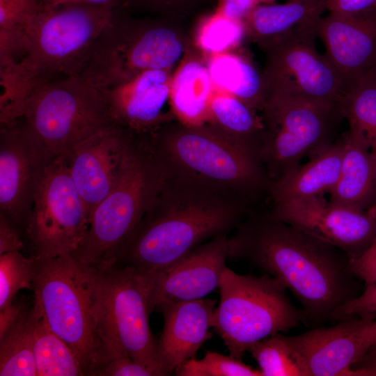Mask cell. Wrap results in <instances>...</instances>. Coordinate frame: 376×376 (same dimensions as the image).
Here are the masks:
<instances>
[{"label": "cell", "mask_w": 376, "mask_h": 376, "mask_svg": "<svg viewBox=\"0 0 376 376\" xmlns=\"http://www.w3.org/2000/svg\"><path fill=\"white\" fill-rule=\"evenodd\" d=\"M228 237V258L270 275L301 306L304 322L333 320L334 312L355 298L361 281L341 249L276 218L253 210Z\"/></svg>", "instance_id": "cell-1"}, {"label": "cell", "mask_w": 376, "mask_h": 376, "mask_svg": "<svg viewBox=\"0 0 376 376\" xmlns=\"http://www.w3.org/2000/svg\"><path fill=\"white\" fill-rule=\"evenodd\" d=\"M251 203L166 173L161 190L118 250L115 264L147 274L161 269L228 234L253 210Z\"/></svg>", "instance_id": "cell-2"}, {"label": "cell", "mask_w": 376, "mask_h": 376, "mask_svg": "<svg viewBox=\"0 0 376 376\" xmlns=\"http://www.w3.org/2000/svg\"><path fill=\"white\" fill-rule=\"evenodd\" d=\"M147 137L171 176L251 203L269 193L272 182L258 154L209 124L168 123Z\"/></svg>", "instance_id": "cell-3"}, {"label": "cell", "mask_w": 376, "mask_h": 376, "mask_svg": "<svg viewBox=\"0 0 376 376\" xmlns=\"http://www.w3.org/2000/svg\"><path fill=\"white\" fill-rule=\"evenodd\" d=\"M115 13L110 7L85 3L43 5L24 28V56L0 62V67L26 98L57 75H79Z\"/></svg>", "instance_id": "cell-4"}, {"label": "cell", "mask_w": 376, "mask_h": 376, "mask_svg": "<svg viewBox=\"0 0 376 376\" xmlns=\"http://www.w3.org/2000/svg\"><path fill=\"white\" fill-rule=\"evenodd\" d=\"M165 180L166 172L155 157L147 134L129 131L116 182L91 214L88 230L73 256L79 261L95 267L115 264L118 250Z\"/></svg>", "instance_id": "cell-5"}, {"label": "cell", "mask_w": 376, "mask_h": 376, "mask_svg": "<svg viewBox=\"0 0 376 376\" xmlns=\"http://www.w3.org/2000/svg\"><path fill=\"white\" fill-rule=\"evenodd\" d=\"M34 260L33 304L78 357L85 375L94 376L100 350L97 267L72 253Z\"/></svg>", "instance_id": "cell-6"}, {"label": "cell", "mask_w": 376, "mask_h": 376, "mask_svg": "<svg viewBox=\"0 0 376 376\" xmlns=\"http://www.w3.org/2000/svg\"><path fill=\"white\" fill-rule=\"evenodd\" d=\"M218 289L212 329L236 358L242 359L256 342L304 322L303 312L291 302L285 286L267 274H239L227 267Z\"/></svg>", "instance_id": "cell-7"}, {"label": "cell", "mask_w": 376, "mask_h": 376, "mask_svg": "<svg viewBox=\"0 0 376 376\" xmlns=\"http://www.w3.org/2000/svg\"><path fill=\"white\" fill-rule=\"evenodd\" d=\"M20 120L53 159L111 121L102 88L82 74L38 86Z\"/></svg>", "instance_id": "cell-8"}, {"label": "cell", "mask_w": 376, "mask_h": 376, "mask_svg": "<svg viewBox=\"0 0 376 376\" xmlns=\"http://www.w3.org/2000/svg\"><path fill=\"white\" fill-rule=\"evenodd\" d=\"M97 267L100 350L95 372L106 360L127 355L149 369L154 376H160L156 340L149 324L147 274L116 264Z\"/></svg>", "instance_id": "cell-9"}, {"label": "cell", "mask_w": 376, "mask_h": 376, "mask_svg": "<svg viewBox=\"0 0 376 376\" xmlns=\"http://www.w3.org/2000/svg\"><path fill=\"white\" fill-rule=\"evenodd\" d=\"M262 111L265 133L259 157L272 182L334 142L343 118L338 104L277 93L268 95Z\"/></svg>", "instance_id": "cell-10"}, {"label": "cell", "mask_w": 376, "mask_h": 376, "mask_svg": "<svg viewBox=\"0 0 376 376\" xmlns=\"http://www.w3.org/2000/svg\"><path fill=\"white\" fill-rule=\"evenodd\" d=\"M183 52L182 40L169 28L120 19L115 13L80 74L104 87L143 71L170 70Z\"/></svg>", "instance_id": "cell-11"}, {"label": "cell", "mask_w": 376, "mask_h": 376, "mask_svg": "<svg viewBox=\"0 0 376 376\" xmlns=\"http://www.w3.org/2000/svg\"><path fill=\"white\" fill-rule=\"evenodd\" d=\"M89 224L64 156L47 166L24 230L30 256L45 259L74 253Z\"/></svg>", "instance_id": "cell-12"}, {"label": "cell", "mask_w": 376, "mask_h": 376, "mask_svg": "<svg viewBox=\"0 0 376 376\" xmlns=\"http://www.w3.org/2000/svg\"><path fill=\"white\" fill-rule=\"evenodd\" d=\"M317 20L264 47L267 58L262 75L267 96L284 93L338 104L345 86L334 66L315 47Z\"/></svg>", "instance_id": "cell-13"}, {"label": "cell", "mask_w": 376, "mask_h": 376, "mask_svg": "<svg viewBox=\"0 0 376 376\" xmlns=\"http://www.w3.org/2000/svg\"><path fill=\"white\" fill-rule=\"evenodd\" d=\"M52 159L20 119L1 126L0 214L19 232L24 233L36 191Z\"/></svg>", "instance_id": "cell-14"}, {"label": "cell", "mask_w": 376, "mask_h": 376, "mask_svg": "<svg viewBox=\"0 0 376 376\" xmlns=\"http://www.w3.org/2000/svg\"><path fill=\"white\" fill-rule=\"evenodd\" d=\"M279 220L343 251L351 260L376 239V216L326 203L320 196L273 202Z\"/></svg>", "instance_id": "cell-15"}, {"label": "cell", "mask_w": 376, "mask_h": 376, "mask_svg": "<svg viewBox=\"0 0 376 376\" xmlns=\"http://www.w3.org/2000/svg\"><path fill=\"white\" fill-rule=\"evenodd\" d=\"M228 239V234L214 237L171 265L146 273L150 313L163 304L205 298L219 288L227 268Z\"/></svg>", "instance_id": "cell-16"}, {"label": "cell", "mask_w": 376, "mask_h": 376, "mask_svg": "<svg viewBox=\"0 0 376 376\" xmlns=\"http://www.w3.org/2000/svg\"><path fill=\"white\" fill-rule=\"evenodd\" d=\"M375 318H350L334 325L283 336L308 376H361L352 366L369 350L366 329Z\"/></svg>", "instance_id": "cell-17"}, {"label": "cell", "mask_w": 376, "mask_h": 376, "mask_svg": "<svg viewBox=\"0 0 376 376\" xmlns=\"http://www.w3.org/2000/svg\"><path fill=\"white\" fill-rule=\"evenodd\" d=\"M128 133L111 121L78 142L64 156L88 218L116 182Z\"/></svg>", "instance_id": "cell-18"}, {"label": "cell", "mask_w": 376, "mask_h": 376, "mask_svg": "<svg viewBox=\"0 0 376 376\" xmlns=\"http://www.w3.org/2000/svg\"><path fill=\"white\" fill-rule=\"evenodd\" d=\"M170 70H150L101 87L111 120L135 134H150L168 124Z\"/></svg>", "instance_id": "cell-19"}, {"label": "cell", "mask_w": 376, "mask_h": 376, "mask_svg": "<svg viewBox=\"0 0 376 376\" xmlns=\"http://www.w3.org/2000/svg\"><path fill=\"white\" fill-rule=\"evenodd\" d=\"M315 30L345 93L376 70V10L349 16L329 13L315 22Z\"/></svg>", "instance_id": "cell-20"}, {"label": "cell", "mask_w": 376, "mask_h": 376, "mask_svg": "<svg viewBox=\"0 0 376 376\" xmlns=\"http://www.w3.org/2000/svg\"><path fill=\"white\" fill-rule=\"evenodd\" d=\"M217 300L203 298L161 304L154 311L163 317L156 340L160 376L170 375L186 361L195 358L202 345L212 337V317Z\"/></svg>", "instance_id": "cell-21"}, {"label": "cell", "mask_w": 376, "mask_h": 376, "mask_svg": "<svg viewBox=\"0 0 376 376\" xmlns=\"http://www.w3.org/2000/svg\"><path fill=\"white\" fill-rule=\"evenodd\" d=\"M338 180L329 192V203L367 212L376 203V150L359 134L348 130Z\"/></svg>", "instance_id": "cell-22"}, {"label": "cell", "mask_w": 376, "mask_h": 376, "mask_svg": "<svg viewBox=\"0 0 376 376\" xmlns=\"http://www.w3.org/2000/svg\"><path fill=\"white\" fill-rule=\"evenodd\" d=\"M343 149L342 136L312 155L306 164L297 166L272 182L269 191L272 203L329 193L339 178Z\"/></svg>", "instance_id": "cell-23"}, {"label": "cell", "mask_w": 376, "mask_h": 376, "mask_svg": "<svg viewBox=\"0 0 376 376\" xmlns=\"http://www.w3.org/2000/svg\"><path fill=\"white\" fill-rule=\"evenodd\" d=\"M215 90L206 65L193 58L183 61L172 76L170 89L171 110L178 123L193 127L207 124Z\"/></svg>", "instance_id": "cell-24"}, {"label": "cell", "mask_w": 376, "mask_h": 376, "mask_svg": "<svg viewBox=\"0 0 376 376\" xmlns=\"http://www.w3.org/2000/svg\"><path fill=\"white\" fill-rule=\"evenodd\" d=\"M327 0H297L257 6L243 20L245 30L263 47L297 27L315 22Z\"/></svg>", "instance_id": "cell-25"}, {"label": "cell", "mask_w": 376, "mask_h": 376, "mask_svg": "<svg viewBox=\"0 0 376 376\" xmlns=\"http://www.w3.org/2000/svg\"><path fill=\"white\" fill-rule=\"evenodd\" d=\"M217 90L231 94L254 110L267 97L263 75L243 57L226 52L210 56L207 65Z\"/></svg>", "instance_id": "cell-26"}, {"label": "cell", "mask_w": 376, "mask_h": 376, "mask_svg": "<svg viewBox=\"0 0 376 376\" xmlns=\"http://www.w3.org/2000/svg\"><path fill=\"white\" fill-rule=\"evenodd\" d=\"M207 124L259 155L265 133L263 118L239 98L216 89L210 100Z\"/></svg>", "instance_id": "cell-27"}, {"label": "cell", "mask_w": 376, "mask_h": 376, "mask_svg": "<svg viewBox=\"0 0 376 376\" xmlns=\"http://www.w3.org/2000/svg\"><path fill=\"white\" fill-rule=\"evenodd\" d=\"M40 317L33 303L0 334L1 376H37L33 350Z\"/></svg>", "instance_id": "cell-28"}, {"label": "cell", "mask_w": 376, "mask_h": 376, "mask_svg": "<svg viewBox=\"0 0 376 376\" xmlns=\"http://www.w3.org/2000/svg\"><path fill=\"white\" fill-rule=\"evenodd\" d=\"M338 107L349 130L376 149V70L349 88L340 97Z\"/></svg>", "instance_id": "cell-29"}, {"label": "cell", "mask_w": 376, "mask_h": 376, "mask_svg": "<svg viewBox=\"0 0 376 376\" xmlns=\"http://www.w3.org/2000/svg\"><path fill=\"white\" fill-rule=\"evenodd\" d=\"M33 354L37 376H85L78 357L41 315L36 325Z\"/></svg>", "instance_id": "cell-30"}, {"label": "cell", "mask_w": 376, "mask_h": 376, "mask_svg": "<svg viewBox=\"0 0 376 376\" xmlns=\"http://www.w3.org/2000/svg\"><path fill=\"white\" fill-rule=\"evenodd\" d=\"M248 352L258 363L262 376H308L281 333L256 342Z\"/></svg>", "instance_id": "cell-31"}, {"label": "cell", "mask_w": 376, "mask_h": 376, "mask_svg": "<svg viewBox=\"0 0 376 376\" xmlns=\"http://www.w3.org/2000/svg\"><path fill=\"white\" fill-rule=\"evenodd\" d=\"M245 31L243 21L229 18L216 10L202 22L196 42L198 47L211 56L237 46Z\"/></svg>", "instance_id": "cell-32"}, {"label": "cell", "mask_w": 376, "mask_h": 376, "mask_svg": "<svg viewBox=\"0 0 376 376\" xmlns=\"http://www.w3.org/2000/svg\"><path fill=\"white\" fill-rule=\"evenodd\" d=\"M22 251L0 254V308L11 304L20 290H33L35 260Z\"/></svg>", "instance_id": "cell-33"}, {"label": "cell", "mask_w": 376, "mask_h": 376, "mask_svg": "<svg viewBox=\"0 0 376 376\" xmlns=\"http://www.w3.org/2000/svg\"><path fill=\"white\" fill-rule=\"evenodd\" d=\"M178 376H262L260 370L242 359L207 351L201 359H190L174 371Z\"/></svg>", "instance_id": "cell-34"}, {"label": "cell", "mask_w": 376, "mask_h": 376, "mask_svg": "<svg viewBox=\"0 0 376 376\" xmlns=\"http://www.w3.org/2000/svg\"><path fill=\"white\" fill-rule=\"evenodd\" d=\"M43 5L41 0H0V30H24Z\"/></svg>", "instance_id": "cell-35"}, {"label": "cell", "mask_w": 376, "mask_h": 376, "mask_svg": "<svg viewBox=\"0 0 376 376\" xmlns=\"http://www.w3.org/2000/svg\"><path fill=\"white\" fill-rule=\"evenodd\" d=\"M376 316V282L365 287L359 295L339 306L333 313V320Z\"/></svg>", "instance_id": "cell-36"}, {"label": "cell", "mask_w": 376, "mask_h": 376, "mask_svg": "<svg viewBox=\"0 0 376 376\" xmlns=\"http://www.w3.org/2000/svg\"><path fill=\"white\" fill-rule=\"evenodd\" d=\"M95 376H154L144 366L127 355L117 356L102 363Z\"/></svg>", "instance_id": "cell-37"}, {"label": "cell", "mask_w": 376, "mask_h": 376, "mask_svg": "<svg viewBox=\"0 0 376 376\" xmlns=\"http://www.w3.org/2000/svg\"><path fill=\"white\" fill-rule=\"evenodd\" d=\"M351 267L365 287L376 282V239L360 256L351 260Z\"/></svg>", "instance_id": "cell-38"}, {"label": "cell", "mask_w": 376, "mask_h": 376, "mask_svg": "<svg viewBox=\"0 0 376 376\" xmlns=\"http://www.w3.org/2000/svg\"><path fill=\"white\" fill-rule=\"evenodd\" d=\"M326 8L329 13L357 15L376 10V0H327Z\"/></svg>", "instance_id": "cell-39"}, {"label": "cell", "mask_w": 376, "mask_h": 376, "mask_svg": "<svg viewBox=\"0 0 376 376\" xmlns=\"http://www.w3.org/2000/svg\"><path fill=\"white\" fill-rule=\"evenodd\" d=\"M24 244L19 230L0 214V254L12 251H22Z\"/></svg>", "instance_id": "cell-40"}, {"label": "cell", "mask_w": 376, "mask_h": 376, "mask_svg": "<svg viewBox=\"0 0 376 376\" xmlns=\"http://www.w3.org/2000/svg\"><path fill=\"white\" fill-rule=\"evenodd\" d=\"M259 4V0H220L217 10L229 18L243 21Z\"/></svg>", "instance_id": "cell-41"}, {"label": "cell", "mask_w": 376, "mask_h": 376, "mask_svg": "<svg viewBox=\"0 0 376 376\" xmlns=\"http://www.w3.org/2000/svg\"><path fill=\"white\" fill-rule=\"evenodd\" d=\"M26 306L24 301L14 299L8 306L0 308V334L18 318Z\"/></svg>", "instance_id": "cell-42"}, {"label": "cell", "mask_w": 376, "mask_h": 376, "mask_svg": "<svg viewBox=\"0 0 376 376\" xmlns=\"http://www.w3.org/2000/svg\"><path fill=\"white\" fill-rule=\"evenodd\" d=\"M362 376H376V346L371 347L366 354L352 366Z\"/></svg>", "instance_id": "cell-43"}, {"label": "cell", "mask_w": 376, "mask_h": 376, "mask_svg": "<svg viewBox=\"0 0 376 376\" xmlns=\"http://www.w3.org/2000/svg\"><path fill=\"white\" fill-rule=\"evenodd\" d=\"M120 0H45V4L48 6H54L61 4L72 3H85L95 5H100L116 9Z\"/></svg>", "instance_id": "cell-44"}, {"label": "cell", "mask_w": 376, "mask_h": 376, "mask_svg": "<svg viewBox=\"0 0 376 376\" xmlns=\"http://www.w3.org/2000/svg\"><path fill=\"white\" fill-rule=\"evenodd\" d=\"M366 338L369 349L376 346V320H374L366 329Z\"/></svg>", "instance_id": "cell-45"}, {"label": "cell", "mask_w": 376, "mask_h": 376, "mask_svg": "<svg viewBox=\"0 0 376 376\" xmlns=\"http://www.w3.org/2000/svg\"><path fill=\"white\" fill-rule=\"evenodd\" d=\"M142 1H146L147 3H160V2H162V1H167L169 0H142Z\"/></svg>", "instance_id": "cell-46"}, {"label": "cell", "mask_w": 376, "mask_h": 376, "mask_svg": "<svg viewBox=\"0 0 376 376\" xmlns=\"http://www.w3.org/2000/svg\"><path fill=\"white\" fill-rule=\"evenodd\" d=\"M375 150H376V149H375ZM367 212H368L370 214H373L374 216H376V203L373 205V207Z\"/></svg>", "instance_id": "cell-47"}, {"label": "cell", "mask_w": 376, "mask_h": 376, "mask_svg": "<svg viewBox=\"0 0 376 376\" xmlns=\"http://www.w3.org/2000/svg\"><path fill=\"white\" fill-rule=\"evenodd\" d=\"M275 0H259L260 3H263L264 4H270L273 3Z\"/></svg>", "instance_id": "cell-48"}, {"label": "cell", "mask_w": 376, "mask_h": 376, "mask_svg": "<svg viewBox=\"0 0 376 376\" xmlns=\"http://www.w3.org/2000/svg\"><path fill=\"white\" fill-rule=\"evenodd\" d=\"M288 1H297V0H287Z\"/></svg>", "instance_id": "cell-49"}, {"label": "cell", "mask_w": 376, "mask_h": 376, "mask_svg": "<svg viewBox=\"0 0 376 376\" xmlns=\"http://www.w3.org/2000/svg\"><path fill=\"white\" fill-rule=\"evenodd\" d=\"M45 4V0H41Z\"/></svg>", "instance_id": "cell-50"}]
</instances>
